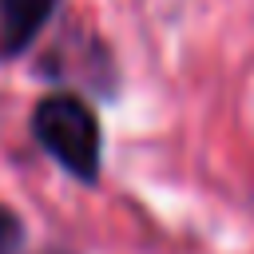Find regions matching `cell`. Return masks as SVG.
<instances>
[{
    "label": "cell",
    "instance_id": "1",
    "mask_svg": "<svg viewBox=\"0 0 254 254\" xmlns=\"http://www.w3.org/2000/svg\"><path fill=\"white\" fill-rule=\"evenodd\" d=\"M40 147L75 179L91 183L99 175V123L75 95H48L32 115Z\"/></svg>",
    "mask_w": 254,
    "mask_h": 254
},
{
    "label": "cell",
    "instance_id": "2",
    "mask_svg": "<svg viewBox=\"0 0 254 254\" xmlns=\"http://www.w3.org/2000/svg\"><path fill=\"white\" fill-rule=\"evenodd\" d=\"M56 0H0V44L4 52H20L52 16Z\"/></svg>",
    "mask_w": 254,
    "mask_h": 254
},
{
    "label": "cell",
    "instance_id": "3",
    "mask_svg": "<svg viewBox=\"0 0 254 254\" xmlns=\"http://www.w3.org/2000/svg\"><path fill=\"white\" fill-rule=\"evenodd\" d=\"M16 246H20V222L12 210L0 206V254H12Z\"/></svg>",
    "mask_w": 254,
    "mask_h": 254
}]
</instances>
